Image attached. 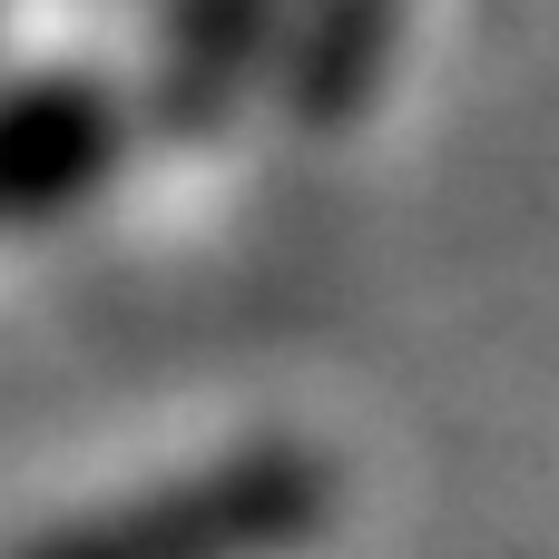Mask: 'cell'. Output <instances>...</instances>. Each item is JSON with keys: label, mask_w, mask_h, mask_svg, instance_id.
<instances>
[{"label": "cell", "mask_w": 559, "mask_h": 559, "mask_svg": "<svg viewBox=\"0 0 559 559\" xmlns=\"http://www.w3.org/2000/svg\"><path fill=\"white\" fill-rule=\"evenodd\" d=\"M324 521H334V472L305 452H255V462H226L128 521L29 540L20 559H275L314 540Z\"/></svg>", "instance_id": "6da1fadb"}, {"label": "cell", "mask_w": 559, "mask_h": 559, "mask_svg": "<svg viewBox=\"0 0 559 559\" xmlns=\"http://www.w3.org/2000/svg\"><path fill=\"white\" fill-rule=\"evenodd\" d=\"M98 157H108V108L79 88H39V98L0 108V226L39 216L79 177H98Z\"/></svg>", "instance_id": "7a4b0ae2"}, {"label": "cell", "mask_w": 559, "mask_h": 559, "mask_svg": "<svg viewBox=\"0 0 559 559\" xmlns=\"http://www.w3.org/2000/svg\"><path fill=\"white\" fill-rule=\"evenodd\" d=\"M373 29H383V10H373V0H344V10H334V39H314V49H305V79H295V108H305V118H314V108L334 118V108L364 88L373 49H383Z\"/></svg>", "instance_id": "3957f363"}]
</instances>
